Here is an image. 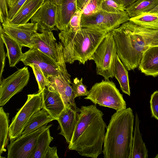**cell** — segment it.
<instances>
[{"label":"cell","mask_w":158,"mask_h":158,"mask_svg":"<svg viewBox=\"0 0 158 158\" xmlns=\"http://www.w3.org/2000/svg\"><path fill=\"white\" fill-rule=\"evenodd\" d=\"M27 0H19L9 10V19H12Z\"/></svg>","instance_id":"cell-37"},{"label":"cell","mask_w":158,"mask_h":158,"mask_svg":"<svg viewBox=\"0 0 158 158\" xmlns=\"http://www.w3.org/2000/svg\"><path fill=\"white\" fill-rule=\"evenodd\" d=\"M134 118L130 107L111 116L104 139V158H131Z\"/></svg>","instance_id":"cell-3"},{"label":"cell","mask_w":158,"mask_h":158,"mask_svg":"<svg viewBox=\"0 0 158 158\" xmlns=\"http://www.w3.org/2000/svg\"><path fill=\"white\" fill-rule=\"evenodd\" d=\"M7 5V0H0V18L2 23L6 20L9 19Z\"/></svg>","instance_id":"cell-35"},{"label":"cell","mask_w":158,"mask_h":158,"mask_svg":"<svg viewBox=\"0 0 158 158\" xmlns=\"http://www.w3.org/2000/svg\"><path fill=\"white\" fill-rule=\"evenodd\" d=\"M77 10V0H62L57 5L56 27L61 31L69 27L71 19Z\"/></svg>","instance_id":"cell-18"},{"label":"cell","mask_w":158,"mask_h":158,"mask_svg":"<svg viewBox=\"0 0 158 158\" xmlns=\"http://www.w3.org/2000/svg\"><path fill=\"white\" fill-rule=\"evenodd\" d=\"M112 0L114 1V2H115L117 3L118 4H119L122 5L121 3L119 0Z\"/></svg>","instance_id":"cell-43"},{"label":"cell","mask_w":158,"mask_h":158,"mask_svg":"<svg viewBox=\"0 0 158 158\" xmlns=\"http://www.w3.org/2000/svg\"><path fill=\"white\" fill-rule=\"evenodd\" d=\"M57 154V148L55 146H49L47 149L43 158H58Z\"/></svg>","instance_id":"cell-38"},{"label":"cell","mask_w":158,"mask_h":158,"mask_svg":"<svg viewBox=\"0 0 158 158\" xmlns=\"http://www.w3.org/2000/svg\"><path fill=\"white\" fill-rule=\"evenodd\" d=\"M52 125L43 126L25 135H22L7 145L8 158H31L40 135Z\"/></svg>","instance_id":"cell-10"},{"label":"cell","mask_w":158,"mask_h":158,"mask_svg":"<svg viewBox=\"0 0 158 158\" xmlns=\"http://www.w3.org/2000/svg\"><path fill=\"white\" fill-rule=\"evenodd\" d=\"M29 66L32 69L37 82L39 87L38 92H42L46 87L50 85L49 78L45 76L41 69L36 65L31 64Z\"/></svg>","instance_id":"cell-30"},{"label":"cell","mask_w":158,"mask_h":158,"mask_svg":"<svg viewBox=\"0 0 158 158\" xmlns=\"http://www.w3.org/2000/svg\"><path fill=\"white\" fill-rule=\"evenodd\" d=\"M9 114L6 113L2 107L0 108V155L6 151L5 148L8 143L9 127Z\"/></svg>","instance_id":"cell-28"},{"label":"cell","mask_w":158,"mask_h":158,"mask_svg":"<svg viewBox=\"0 0 158 158\" xmlns=\"http://www.w3.org/2000/svg\"><path fill=\"white\" fill-rule=\"evenodd\" d=\"M0 38V62H1V67L0 72V82H1V78L2 73L4 71V69L5 66V59L6 55L5 54V52L4 48V42L3 40L1 37Z\"/></svg>","instance_id":"cell-36"},{"label":"cell","mask_w":158,"mask_h":158,"mask_svg":"<svg viewBox=\"0 0 158 158\" xmlns=\"http://www.w3.org/2000/svg\"><path fill=\"white\" fill-rule=\"evenodd\" d=\"M102 0H77V10L82 13V16H87L99 11Z\"/></svg>","instance_id":"cell-29"},{"label":"cell","mask_w":158,"mask_h":158,"mask_svg":"<svg viewBox=\"0 0 158 158\" xmlns=\"http://www.w3.org/2000/svg\"><path fill=\"white\" fill-rule=\"evenodd\" d=\"M21 61L26 66H29L31 64L36 65L48 78L50 77L58 76L59 74L58 62L37 49H30L23 53Z\"/></svg>","instance_id":"cell-13"},{"label":"cell","mask_w":158,"mask_h":158,"mask_svg":"<svg viewBox=\"0 0 158 158\" xmlns=\"http://www.w3.org/2000/svg\"><path fill=\"white\" fill-rule=\"evenodd\" d=\"M45 0H27L14 17L8 19L11 23L16 24L27 23L44 3Z\"/></svg>","instance_id":"cell-21"},{"label":"cell","mask_w":158,"mask_h":158,"mask_svg":"<svg viewBox=\"0 0 158 158\" xmlns=\"http://www.w3.org/2000/svg\"><path fill=\"white\" fill-rule=\"evenodd\" d=\"M53 138L50 135V128L44 131L38 137L31 158H43Z\"/></svg>","instance_id":"cell-26"},{"label":"cell","mask_w":158,"mask_h":158,"mask_svg":"<svg viewBox=\"0 0 158 158\" xmlns=\"http://www.w3.org/2000/svg\"><path fill=\"white\" fill-rule=\"evenodd\" d=\"M43 108L57 120L65 108L63 100L58 92L51 85L41 92Z\"/></svg>","instance_id":"cell-16"},{"label":"cell","mask_w":158,"mask_h":158,"mask_svg":"<svg viewBox=\"0 0 158 158\" xmlns=\"http://www.w3.org/2000/svg\"><path fill=\"white\" fill-rule=\"evenodd\" d=\"M139 118L136 113L131 158H148V150L142 140L139 129Z\"/></svg>","instance_id":"cell-22"},{"label":"cell","mask_w":158,"mask_h":158,"mask_svg":"<svg viewBox=\"0 0 158 158\" xmlns=\"http://www.w3.org/2000/svg\"><path fill=\"white\" fill-rule=\"evenodd\" d=\"M123 7L125 9L130 6L137 0H119Z\"/></svg>","instance_id":"cell-39"},{"label":"cell","mask_w":158,"mask_h":158,"mask_svg":"<svg viewBox=\"0 0 158 158\" xmlns=\"http://www.w3.org/2000/svg\"><path fill=\"white\" fill-rule=\"evenodd\" d=\"M30 73L26 66L18 69L0 82V106L6 104L13 96L21 92L29 80Z\"/></svg>","instance_id":"cell-11"},{"label":"cell","mask_w":158,"mask_h":158,"mask_svg":"<svg viewBox=\"0 0 158 158\" xmlns=\"http://www.w3.org/2000/svg\"><path fill=\"white\" fill-rule=\"evenodd\" d=\"M138 67L146 76L158 75V46L150 48L144 52Z\"/></svg>","instance_id":"cell-19"},{"label":"cell","mask_w":158,"mask_h":158,"mask_svg":"<svg viewBox=\"0 0 158 158\" xmlns=\"http://www.w3.org/2000/svg\"><path fill=\"white\" fill-rule=\"evenodd\" d=\"M82 15L81 11L78 10L77 11L71 19L69 28L76 31H78L81 28V20Z\"/></svg>","instance_id":"cell-34"},{"label":"cell","mask_w":158,"mask_h":158,"mask_svg":"<svg viewBox=\"0 0 158 158\" xmlns=\"http://www.w3.org/2000/svg\"><path fill=\"white\" fill-rule=\"evenodd\" d=\"M32 41L33 48L40 51L56 62H58L57 43L52 31L37 32L32 37Z\"/></svg>","instance_id":"cell-17"},{"label":"cell","mask_w":158,"mask_h":158,"mask_svg":"<svg viewBox=\"0 0 158 158\" xmlns=\"http://www.w3.org/2000/svg\"><path fill=\"white\" fill-rule=\"evenodd\" d=\"M2 26L5 32L23 47L33 48L32 38L38 31L37 23L16 24L11 23L7 19L2 23Z\"/></svg>","instance_id":"cell-12"},{"label":"cell","mask_w":158,"mask_h":158,"mask_svg":"<svg viewBox=\"0 0 158 158\" xmlns=\"http://www.w3.org/2000/svg\"><path fill=\"white\" fill-rule=\"evenodd\" d=\"M130 18L126 11L112 13L101 10L90 15L82 16L81 27L93 28L107 33L119 27L120 24L129 21Z\"/></svg>","instance_id":"cell-8"},{"label":"cell","mask_w":158,"mask_h":158,"mask_svg":"<svg viewBox=\"0 0 158 158\" xmlns=\"http://www.w3.org/2000/svg\"><path fill=\"white\" fill-rule=\"evenodd\" d=\"M107 33L88 27H81L77 31L70 28L60 31L58 36L63 45L65 63L72 64L78 61L84 64Z\"/></svg>","instance_id":"cell-4"},{"label":"cell","mask_w":158,"mask_h":158,"mask_svg":"<svg viewBox=\"0 0 158 158\" xmlns=\"http://www.w3.org/2000/svg\"><path fill=\"white\" fill-rule=\"evenodd\" d=\"M150 103L152 117L158 120V91L152 94Z\"/></svg>","instance_id":"cell-33"},{"label":"cell","mask_w":158,"mask_h":158,"mask_svg":"<svg viewBox=\"0 0 158 158\" xmlns=\"http://www.w3.org/2000/svg\"><path fill=\"white\" fill-rule=\"evenodd\" d=\"M58 55V62L59 73L58 76L49 77L50 85L53 86L60 94L64 102L65 107L69 105L77 108L75 101L70 79V75L66 68L63 52L62 44H57Z\"/></svg>","instance_id":"cell-9"},{"label":"cell","mask_w":158,"mask_h":158,"mask_svg":"<svg viewBox=\"0 0 158 158\" xmlns=\"http://www.w3.org/2000/svg\"><path fill=\"white\" fill-rule=\"evenodd\" d=\"M158 12V4L149 13H156ZM149 13V12H148Z\"/></svg>","instance_id":"cell-42"},{"label":"cell","mask_w":158,"mask_h":158,"mask_svg":"<svg viewBox=\"0 0 158 158\" xmlns=\"http://www.w3.org/2000/svg\"><path fill=\"white\" fill-rule=\"evenodd\" d=\"M101 9L112 13H122L126 11L125 9L122 5L119 4L112 0H102Z\"/></svg>","instance_id":"cell-31"},{"label":"cell","mask_w":158,"mask_h":158,"mask_svg":"<svg viewBox=\"0 0 158 158\" xmlns=\"http://www.w3.org/2000/svg\"><path fill=\"white\" fill-rule=\"evenodd\" d=\"M19 0H7L9 9L12 7Z\"/></svg>","instance_id":"cell-40"},{"label":"cell","mask_w":158,"mask_h":158,"mask_svg":"<svg viewBox=\"0 0 158 158\" xmlns=\"http://www.w3.org/2000/svg\"><path fill=\"white\" fill-rule=\"evenodd\" d=\"M62 0H45L46 1H49L56 4L57 5H59L60 3Z\"/></svg>","instance_id":"cell-41"},{"label":"cell","mask_w":158,"mask_h":158,"mask_svg":"<svg viewBox=\"0 0 158 158\" xmlns=\"http://www.w3.org/2000/svg\"><path fill=\"white\" fill-rule=\"evenodd\" d=\"M95 105L107 107L118 111L126 109V104L123 95L112 81H102L94 84L84 98Z\"/></svg>","instance_id":"cell-5"},{"label":"cell","mask_w":158,"mask_h":158,"mask_svg":"<svg viewBox=\"0 0 158 158\" xmlns=\"http://www.w3.org/2000/svg\"><path fill=\"white\" fill-rule=\"evenodd\" d=\"M117 54L127 70L138 67L144 52L158 46V30L146 28L129 21L111 30Z\"/></svg>","instance_id":"cell-2"},{"label":"cell","mask_w":158,"mask_h":158,"mask_svg":"<svg viewBox=\"0 0 158 158\" xmlns=\"http://www.w3.org/2000/svg\"><path fill=\"white\" fill-rule=\"evenodd\" d=\"M42 108L41 92L27 95L26 102L13 118L9 126L8 137L10 142L22 135L31 116Z\"/></svg>","instance_id":"cell-7"},{"label":"cell","mask_w":158,"mask_h":158,"mask_svg":"<svg viewBox=\"0 0 158 158\" xmlns=\"http://www.w3.org/2000/svg\"><path fill=\"white\" fill-rule=\"evenodd\" d=\"M155 158H158V154L156 155Z\"/></svg>","instance_id":"cell-44"},{"label":"cell","mask_w":158,"mask_h":158,"mask_svg":"<svg viewBox=\"0 0 158 158\" xmlns=\"http://www.w3.org/2000/svg\"><path fill=\"white\" fill-rule=\"evenodd\" d=\"M103 115L96 105L81 106L69 149L82 156L97 158L102 152L105 128L107 127Z\"/></svg>","instance_id":"cell-1"},{"label":"cell","mask_w":158,"mask_h":158,"mask_svg":"<svg viewBox=\"0 0 158 158\" xmlns=\"http://www.w3.org/2000/svg\"><path fill=\"white\" fill-rule=\"evenodd\" d=\"M82 81V78L80 80L77 77L73 79L71 86L74 98L79 96H87L89 94L87 87L83 84Z\"/></svg>","instance_id":"cell-32"},{"label":"cell","mask_w":158,"mask_h":158,"mask_svg":"<svg viewBox=\"0 0 158 158\" xmlns=\"http://www.w3.org/2000/svg\"><path fill=\"white\" fill-rule=\"evenodd\" d=\"M117 48L111 32L106 35L89 60H93L96 65L97 74L103 76L105 80L113 78V70Z\"/></svg>","instance_id":"cell-6"},{"label":"cell","mask_w":158,"mask_h":158,"mask_svg":"<svg viewBox=\"0 0 158 158\" xmlns=\"http://www.w3.org/2000/svg\"><path fill=\"white\" fill-rule=\"evenodd\" d=\"M79 112L80 109L69 105L65 107L57 119L60 129L59 134L64 137L69 144L77 123Z\"/></svg>","instance_id":"cell-15"},{"label":"cell","mask_w":158,"mask_h":158,"mask_svg":"<svg viewBox=\"0 0 158 158\" xmlns=\"http://www.w3.org/2000/svg\"><path fill=\"white\" fill-rule=\"evenodd\" d=\"M113 75L118 81L123 92L130 96L128 72L117 54L115 59Z\"/></svg>","instance_id":"cell-24"},{"label":"cell","mask_w":158,"mask_h":158,"mask_svg":"<svg viewBox=\"0 0 158 158\" xmlns=\"http://www.w3.org/2000/svg\"><path fill=\"white\" fill-rule=\"evenodd\" d=\"M158 4V0H137L126 9L130 18L149 12Z\"/></svg>","instance_id":"cell-25"},{"label":"cell","mask_w":158,"mask_h":158,"mask_svg":"<svg viewBox=\"0 0 158 158\" xmlns=\"http://www.w3.org/2000/svg\"><path fill=\"white\" fill-rule=\"evenodd\" d=\"M55 120L44 109L35 112L31 117L22 135H25Z\"/></svg>","instance_id":"cell-23"},{"label":"cell","mask_w":158,"mask_h":158,"mask_svg":"<svg viewBox=\"0 0 158 158\" xmlns=\"http://www.w3.org/2000/svg\"><path fill=\"white\" fill-rule=\"evenodd\" d=\"M57 5L46 1L31 19L32 23H37L38 31L41 33L56 30V19Z\"/></svg>","instance_id":"cell-14"},{"label":"cell","mask_w":158,"mask_h":158,"mask_svg":"<svg viewBox=\"0 0 158 158\" xmlns=\"http://www.w3.org/2000/svg\"><path fill=\"white\" fill-rule=\"evenodd\" d=\"M0 36L3 40L6 47L7 57L10 67H15L22 58L23 53L22 51L23 47L17 41L13 39L4 31L0 25Z\"/></svg>","instance_id":"cell-20"},{"label":"cell","mask_w":158,"mask_h":158,"mask_svg":"<svg viewBox=\"0 0 158 158\" xmlns=\"http://www.w3.org/2000/svg\"><path fill=\"white\" fill-rule=\"evenodd\" d=\"M129 21L145 28L158 30V12L145 13Z\"/></svg>","instance_id":"cell-27"}]
</instances>
